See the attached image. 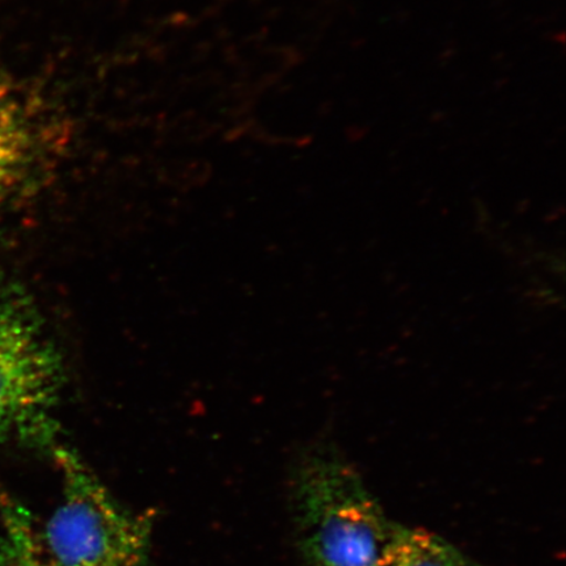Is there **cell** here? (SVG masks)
I'll return each instance as SVG.
<instances>
[{
  "label": "cell",
  "instance_id": "7",
  "mask_svg": "<svg viewBox=\"0 0 566 566\" xmlns=\"http://www.w3.org/2000/svg\"><path fill=\"white\" fill-rule=\"evenodd\" d=\"M0 566H32L24 548L6 531L0 535Z\"/></svg>",
  "mask_w": 566,
  "mask_h": 566
},
{
  "label": "cell",
  "instance_id": "2",
  "mask_svg": "<svg viewBox=\"0 0 566 566\" xmlns=\"http://www.w3.org/2000/svg\"><path fill=\"white\" fill-rule=\"evenodd\" d=\"M53 457L62 473V500L40 543L56 566H150V515L127 511L66 446Z\"/></svg>",
  "mask_w": 566,
  "mask_h": 566
},
{
  "label": "cell",
  "instance_id": "6",
  "mask_svg": "<svg viewBox=\"0 0 566 566\" xmlns=\"http://www.w3.org/2000/svg\"><path fill=\"white\" fill-rule=\"evenodd\" d=\"M0 513H2L6 533L15 537L24 548L32 566H56L41 546L31 514L7 493H0Z\"/></svg>",
  "mask_w": 566,
  "mask_h": 566
},
{
  "label": "cell",
  "instance_id": "5",
  "mask_svg": "<svg viewBox=\"0 0 566 566\" xmlns=\"http://www.w3.org/2000/svg\"><path fill=\"white\" fill-rule=\"evenodd\" d=\"M386 566H484L436 534L394 525Z\"/></svg>",
  "mask_w": 566,
  "mask_h": 566
},
{
  "label": "cell",
  "instance_id": "4",
  "mask_svg": "<svg viewBox=\"0 0 566 566\" xmlns=\"http://www.w3.org/2000/svg\"><path fill=\"white\" fill-rule=\"evenodd\" d=\"M32 144L30 115L10 76L0 69V205L25 171Z\"/></svg>",
  "mask_w": 566,
  "mask_h": 566
},
{
  "label": "cell",
  "instance_id": "3",
  "mask_svg": "<svg viewBox=\"0 0 566 566\" xmlns=\"http://www.w3.org/2000/svg\"><path fill=\"white\" fill-rule=\"evenodd\" d=\"M59 354L21 307L0 308V446L49 448L62 386Z\"/></svg>",
  "mask_w": 566,
  "mask_h": 566
},
{
  "label": "cell",
  "instance_id": "1",
  "mask_svg": "<svg viewBox=\"0 0 566 566\" xmlns=\"http://www.w3.org/2000/svg\"><path fill=\"white\" fill-rule=\"evenodd\" d=\"M293 485L296 536L310 566H386L394 525L349 463L315 450Z\"/></svg>",
  "mask_w": 566,
  "mask_h": 566
}]
</instances>
